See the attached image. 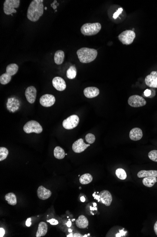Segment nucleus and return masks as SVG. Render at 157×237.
<instances>
[{
	"label": "nucleus",
	"mask_w": 157,
	"mask_h": 237,
	"mask_svg": "<svg viewBox=\"0 0 157 237\" xmlns=\"http://www.w3.org/2000/svg\"><path fill=\"white\" fill-rule=\"evenodd\" d=\"M47 7H45V10H47Z\"/></svg>",
	"instance_id": "603ef678"
},
{
	"label": "nucleus",
	"mask_w": 157,
	"mask_h": 237,
	"mask_svg": "<svg viewBox=\"0 0 157 237\" xmlns=\"http://www.w3.org/2000/svg\"><path fill=\"white\" fill-rule=\"evenodd\" d=\"M94 198H95V199L98 200V202H99L100 201V196H99V195H96L95 196V197H94Z\"/></svg>",
	"instance_id": "79ce46f5"
},
{
	"label": "nucleus",
	"mask_w": 157,
	"mask_h": 237,
	"mask_svg": "<svg viewBox=\"0 0 157 237\" xmlns=\"http://www.w3.org/2000/svg\"><path fill=\"white\" fill-rule=\"evenodd\" d=\"M79 189H82V188H81V187H80V188H79Z\"/></svg>",
	"instance_id": "5fc2aeb1"
},
{
	"label": "nucleus",
	"mask_w": 157,
	"mask_h": 237,
	"mask_svg": "<svg viewBox=\"0 0 157 237\" xmlns=\"http://www.w3.org/2000/svg\"><path fill=\"white\" fill-rule=\"evenodd\" d=\"M95 196H96V195H95V193H93V197H95Z\"/></svg>",
	"instance_id": "3c124183"
},
{
	"label": "nucleus",
	"mask_w": 157,
	"mask_h": 237,
	"mask_svg": "<svg viewBox=\"0 0 157 237\" xmlns=\"http://www.w3.org/2000/svg\"><path fill=\"white\" fill-rule=\"evenodd\" d=\"M90 210H91V211H92V210H98V209H97V208H96V207H92L91 206H90Z\"/></svg>",
	"instance_id": "a18cd8bd"
},
{
	"label": "nucleus",
	"mask_w": 157,
	"mask_h": 237,
	"mask_svg": "<svg viewBox=\"0 0 157 237\" xmlns=\"http://www.w3.org/2000/svg\"><path fill=\"white\" fill-rule=\"evenodd\" d=\"M66 225H67V226L68 227H70L71 226V225H72V223H71V221H70V220H69V221L67 222V224H66Z\"/></svg>",
	"instance_id": "37998d69"
},
{
	"label": "nucleus",
	"mask_w": 157,
	"mask_h": 237,
	"mask_svg": "<svg viewBox=\"0 0 157 237\" xmlns=\"http://www.w3.org/2000/svg\"><path fill=\"white\" fill-rule=\"evenodd\" d=\"M151 93H152V92H151V90H145V92H144V95H145V97H150V96H151Z\"/></svg>",
	"instance_id": "f704fd0d"
},
{
	"label": "nucleus",
	"mask_w": 157,
	"mask_h": 237,
	"mask_svg": "<svg viewBox=\"0 0 157 237\" xmlns=\"http://www.w3.org/2000/svg\"><path fill=\"white\" fill-rule=\"evenodd\" d=\"M143 134L141 129L138 127L134 128L129 133V138L134 141L140 140L143 137Z\"/></svg>",
	"instance_id": "f3484780"
},
{
	"label": "nucleus",
	"mask_w": 157,
	"mask_h": 237,
	"mask_svg": "<svg viewBox=\"0 0 157 237\" xmlns=\"http://www.w3.org/2000/svg\"><path fill=\"white\" fill-rule=\"evenodd\" d=\"M53 87L59 91H62L65 90L66 88V83L62 78L55 77L52 80Z\"/></svg>",
	"instance_id": "4468645a"
},
{
	"label": "nucleus",
	"mask_w": 157,
	"mask_h": 237,
	"mask_svg": "<svg viewBox=\"0 0 157 237\" xmlns=\"http://www.w3.org/2000/svg\"><path fill=\"white\" fill-rule=\"evenodd\" d=\"M5 230H4L3 228H0V237H3L4 234H5Z\"/></svg>",
	"instance_id": "4c0bfd02"
},
{
	"label": "nucleus",
	"mask_w": 157,
	"mask_h": 237,
	"mask_svg": "<svg viewBox=\"0 0 157 237\" xmlns=\"http://www.w3.org/2000/svg\"><path fill=\"white\" fill-rule=\"evenodd\" d=\"M47 222L50 223V224L52 225H56L59 224V222L55 219H52L50 220H48Z\"/></svg>",
	"instance_id": "72a5a7b5"
},
{
	"label": "nucleus",
	"mask_w": 157,
	"mask_h": 237,
	"mask_svg": "<svg viewBox=\"0 0 157 237\" xmlns=\"http://www.w3.org/2000/svg\"><path fill=\"white\" fill-rule=\"evenodd\" d=\"M99 196L100 197V200L102 204L107 206H109L111 205L112 202V198L111 193L109 191H102L100 193Z\"/></svg>",
	"instance_id": "ddd939ff"
},
{
	"label": "nucleus",
	"mask_w": 157,
	"mask_h": 237,
	"mask_svg": "<svg viewBox=\"0 0 157 237\" xmlns=\"http://www.w3.org/2000/svg\"><path fill=\"white\" fill-rule=\"evenodd\" d=\"M83 237V235H82L80 233H75L73 234V237Z\"/></svg>",
	"instance_id": "58836bf2"
},
{
	"label": "nucleus",
	"mask_w": 157,
	"mask_h": 237,
	"mask_svg": "<svg viewBox=\"0 0 157 237\" xmlns=\"http://www.w3.org/2000/svg\"><path fill=\"white\" fill-rule=\"evenodd\" d=\"M12 76L6 73L2 74L0 76V83L2 85H6L11 81Z\"/></svg>",
	"instance_id": "cd10ccee"
},
{
	"label": "nucleus",
	"mask_w": 157,
	"mask_h": 237,
	"mask_svg": "<svg viewBox=\"0 0 157 237\" xmlns=\"http://www.w3.org/2000/svg\"><path fill=\"white\" fill-rule=\"evenodd\" d=\"M157 178L156 177L150 176L145 177L143 179V184L146 187L151 188L157 182Z\"/></svg>",
	"instance_id": "4be33fe9"
},
{
	"label": "nucleus",
	"mask_w": 157,
	"mask_h": 237,
	"mask_svg": "<svg viewBox=\"0 0 157 237\" xmlns=\"http://www.w3.org/2000/svg\"><path fill=\"white\" fill-rule=\"evenodd\" d=\"M48 231V225L45 222H41L39 224L38 228L37 231L36 237H40L44 236Z\"/></svg>",
	"instance_id": "6ab92c4d"
},
{
	"label": "nucleus",
	"mask_w": 157,
	"mask_h": 237,
	"mask_svg": "<svg viewBox=\"0 0 157 237\" xmlns=\"http://www.w3.org/2000/svg\"><path fill=\"white\" fill-rule=\"evenodd\" d=\"M5 199L9 204L12 206L16 205L17 203L16 196L13 193H7L5 196Z\"/></svg>",
	"instance_id": "b1692460"
},
{
	"label": "nucleus",
	"mask_w": 157,
	"mask_h": 237,
	"mask_svg": "<svg viewBox=\"0 0 157 237\" xmlns=\"http://www.w3.org/2000/svg\"><path fill=\"white\" fill-rule=\"evenodd\" d=\"M93 180L92 175L89 173H86L81 176L80 178V182L82 185H87L91 183Z\"/></svg>",
	"instance_id": "a878e982"
},
{
	"label": "nucleus",
	"mask_w": 157,
	"mask_h": 237,
	"mask_svg": "<svg viewBox=\"0 0 157 237\" xmlns=\"http://www.w3.org/2000/svg\"><path fill=\"white\" fill-rule=\"evenodd\" d=\"M74 221H75V219H73V220H72V221H73V222H74Z\"/></svg>",
	"instance_id": "864d4df0"
},
{
	"label": "nucleus",
	"mask_w": 157,
	"mask_h": 237,
	"mask_svg": "<svg viewBox=\"0 0 157 237\" xmlns=\"http://www.w3.org/2000/svg\"><path fill=\"white\" fill-rule=\"evenodd\" d=\"M77 227L80 229H85L88 225V221L87 217L84 215H80L76 221Z\"/></svg>",
	"instance_id": "a211bd4d"
},
{
	"label": "nucleus",
	"mask_w": 157,
	"mask_h": 237,
	"mask_svg": "<svg viewBox=\"0 0 157 237\" xmlns=\"http://www.w3.org/2000/svg\"><path fill=\"white\" fill-rule=\"evenodd\" d=\"M25 96L29 103H34L37 96V90L36 88L33 86L27 87L25 91Z\"/></svg>",
	"instance_id": "f8f14e48"
},
{
	"label": "nucleus",
	"mask_w": 157,
	"mask_h": 237,
	"mask_svg": "<svg viewBox=\"0 0 157 237\" xmlns=\"http://www.w3.org/2000/svg\"><path fill=\"white\" fill-rule=\"evenodd\" d=\"M56 101L55 97L53 95L46 94L42 95L40 99V105L44 107H49L55 104Z\"/></svg>",
	"instance_id": "1a4fd4ad"
},
{
	"label": "nucleus",
	"mask_w": 157,
	"mask_h": 237,
	"mask_svg": "<svg viewBox=\"0 0 157 237\" xmlns=\"http://www.w3.org/2000/svg\"><path fill=\"white\" fill-rule=\"evenodd\" d=\"M98 54L97 50L88 48H82L77 51V54L80 62L83 64L93 62L97 58Z\"/></svg>",
	"instance_id": "f03ea898"
},
{
	"label": "nucleus",
	"mask_w": 157,
	"mask_h": 237,
	"mask_svg": "<svg viewBox=\"0 0 157 237\" xmlns=\"http://www.w3.org/2000/svg\"><path fill=\"white\" fill-rule=\"evenodd\" d=\"M90 146V144H86L82 138L79 139L74 142L72 146L73 151L75 153H81Z\"/></svg>",
	"instance_id": "9d476101"
},
{
	"label": "nucleus",
	"mask_w": 157,
	"mask_h": 237,
	"mask_svg": "<svg viewBox=\"0 0 157 237\" xmlns=\"http://www.w3.org/2000/svg\"><path fill=\"white\" fill-rule=\"evenodd\" d=\"M126 232H127L126 231H124L123 229L120 230V233H117L116 235V237H121L122 236H125Z\"/></svg>",
	"instance_id": "c9c22d12"
},
{
	"label": "nucleus",
	"mask_w": 157,
	"mask_h": 237,
	"mask_svg": "<svg viewBox=\"0 0 157 237\" xmlns=\"http://www.w3.org/2000/svg\"><path fill=\"white\" fill-rule=\"evenodd\" d=\"M84 94L86 98L92 99L97 97L99 94V90L95 87H89L84 90Z\"/></svg>",
	"instance_id": "dca6fc26"
},
{
	"label": "nucleus",
	"mask_w": 157,
	"mask_h": 237,
	"mask_svg": "<svg viewBox=\"0 0 157 237\" xmlns=\"http://www.w3.org/2000/svg\"><path fill=\"white\" fill-rule=\"evenodd\" d=\"M77 70L75 66H71L66 72V76L69 79H74L76 77Z\"/></svg>",
	"instance_id": "bb28decb"
},
{
	"label": "nucleus",
	"mask_w": 157,
	"mask_h": 237,
	"mask_svg": "<svg viewBox=\"0 0 157 237\" xmlns=\"http://www.w3.org/2000/svg\"><path fill=\"white\" fill-rule=\"evenodd\" d=\"M68 231H69V232H72V229H69V230H68Z\"/></svg>",
	"instance_id": "09e8293b"
},
{
	"label": "nucleus",
	"mask_w": 157,
	"mask_h": 237,
	"mask_svg": "<svg viewBox=\"0 0 157 237\" xmlns=\"http://www.w3.org/2000/svg\"><path fill=\"white\" fill-rule=\"evenodd\" d=\"M148 157L151 161L157 162V150H152L148 154Z\"/></svg>",
	"instance_id": "7c9ffc66"
},
{
	"label": "nucleus",
	"mask_w": 157,
	"mask_h": 237,
	"mask_svg": "<svg viewBox=\"0 0 157 237\" xmlns=\"http://www.w3.org/2000/svg\"><path fill=\"white\" fill-rule=\"evenodd\" d=\"M101 25L100 23H87L82 26L81 31L85 36H93L98 33L101 29Z\"/></svg>",
	"instance_id": "7ed1b4c3"
},
{
	"label": "nucleus",
	"mask_w": 157,
	"mask_h": 237,
	"mask_svg": "<svg viewBox=\"0 0 157 237\" xmlns=\"http://www.w3.org/2000/svg\"><path fill=\"white\" fill-rule=\"evenodd\" d=\"M54 155L56 159L62 160L65 157V153L64 150L61 147L57 146L54 149Z\"/></svg>",
	"instance_id": "393cba45"
},
{
	"label": "nucleus",
	"mask_w": 157,
	"mask_h": 237,
	"mask_svg": "<svg viewBox=\"0 0 157 237\" xmlns=\"http://www.w3.org/2000/svg\"><path fill=\"white\" fill-rule=\"evenodd\" d=\"M20 0H6L3 3V11L5 14H12L17 13L15 8L19 7Z\"/></svg>",
	"instance_id": "423d86ee"
},
{
	"label": "nucleus",
	"mask_w": 157,
	"mask_h": 237,
	"mask_svg": "<svg viewBox=\"0 0 157 237\" xmlns=\"http://www.w3.org/2000/svg\"><path fill=\"white\" fill-rule=\"evenodd\" d=\"M115 173H116V175L117 176V177L121 180H124L127 177L126 172L123 168H119L116 169Z\"/></svg>",
	"instance_id": "c85d7f7f"
},
{
	"label": "nucleus",
	"mask_w": 157,
	"mask_h": 237,
	"mask_svg": "<svg viewBox=\"0 0 157 237\" xmlns=\"http://www.w3.org/2000/svg\"><path fill=\"white\" fill-rule=\"evenodd\" d=\"M88 236H89V235H90V234H89H89H88Z\"/></svg>",
	"instance_id": "6e6d98bb"
},
{
	"label": "nucleus",
	"mask_w": 157,
	"mask_h": 237,
	"mask_svg": "<svg viewBox=\"0 0 157 237\" xmlns=\"http://www.w3.org/2000/svg\"><path fill=\"white\" fill-rule=\"evenodd\" d=\"M146 85L151 88H157V72L152 71L145 78Z\"/></svg>",
	"instance_id": "9b49d317"
},
{
	"label": "nucleus",
	"mask_w": 157,
	"mask_h": 237,
	"mask_svg": "<svg viewBox=\"0 0 157 237\" xmlns=\"http://www.w3.org/2000/svg\"><path fill=\"white\" fill-rule=\"evenodd\" d=\"M154 230L155 231V234L157 236V221L155 223L154 226Z\"/></svg>",
	"instance_id": "ea45409f"
},
{
	"label": "nucleus",
	"mask_w": 157,
	"mask_h": 237,
	"mask_svg": "<svg viewBox=\"0 0 157 237\" xmlns=\"http://www.w3.org/2000/svg\"><path fill=\"white\" fill-rule=\"evenodd\" d=\"M93 206H94V207H96V206H97V204L94 203H93Z\"/></svg>",
	"instance_id": "de8ad7c7"
},
{
	"label": "nucleus",
	"mask_w": 157,
	"mask_h": 237,
	"mask_svg": "<svg viewBox=\"0 0 157 237\" xmlns=\"http://www.w3.org/2000/svg\"><path fill=\"white\" fill-rule=\"evenodd\" d=\"M57 3V1H54V2L53 3H52V4H51V7H52V8H53L54 9H56V8H57V6H56V5H55V3Z\"/></svg>",
	"instance_id": "a19ab883"
},
{
	"label": "nucleus",
	"mask_w": 157,
	"mask_h": 237,
	"mask_svg": "<svg viewBox=\"0 0 157 237\" xmlns=\"http://www.w3.org/2000/svg\"><path fill=\"white\" fill-rule=\"evenodd\" d=\"M150 176H154L157 178V170H143L139 171L137 173V177L139 178H143Z\"/></svg>",
	"instance_id": "aec40b11"
},
{
	"label": "nucleus",
	"mask_w": 157,
	"mask_h": 237,
	"mask_svg": "<svg viewBox=\"0 0 157 237\" xmlns=\"http://www.w3.org/2000/svg\"><path fill=\"white\" fill-rule=\"evenodd\" d=\"M81 201L82 202H84L85 201V198L84 197H82L81 198Z\"/></svg>",
	"instance_id": "c03bdc74"
},
{
	"label": "nucleus",
	"mask_w": 157,
	"mask_h": 237,
	"mask_svg": "<svg viewBox=\"0 0 157 237\" xmlns=\"http://www.w3.org/2000/svg\"><path fill=\"white\" fill-rule=\"evenodd\" d=\"M80 119L77 115H73L64 119L63 122V126L67 130H71L77 126Z\"/></svg>",
	"instance_id": "0eeeda50"
},
{
	"label": "nucleus",
	"mask_w": 157,
	"mask_h": 237,
	"mask_svg": "<svg viewBox=\"0 0 157 237\" xmlns=\"http://www.w3.org/2000/svg\"><path fill=\"white\" fill-rule=\"evenodd\" d=\"M123 11V9L122 8H119V9H118V10H117V11H116V12H115V13H114V14H113V18H114V19H116V18H117L119 17V16L120 15V14H121V13Z\"/></svg>",
	"instance_id": "473e14b6"
},
{
	"label": "nucleus",
	"mask_w": 157,
	"mask_h": 237,
	"mask_svg": "<svg viewBox=\"0 0 157 237\" xmlns=\"http://www.w3.org/2000/svg\"><path fill=\"white\" fill-rule=\"evenodd\" d=\"M43 0H34L27 10V17L30 21L36 22L39 19L44 12Z\"/></svg>",
	"instance_id": "f257e3e1"
},
{
	"label": "nucleus",
	"mask_w": 157,
	"mask_h": 237,
	"mask_svg": "<svg viewBox=\"0 0 157 237\" xmlns=\"http://www.w3.org/2000/svg\"><path fill=\"white\" fill-rule=\"evenodd\" d=\"M23 130L26 134L35 133L39 134L42 132L43 129L38 122L35 120H31L24 125Z\"/></svg>",
	"instance_id": "20e7f679"
},
{
	"label": "nucleus",
	"mask_w": 157,
	"mask_h": 237,
	"mask_svg": "<svg viewBox=\"0 0 157 237\" xmlns=\"http://www.w3.org/2000/svg\"><path fill=\"white\" fill-rule=\"evenodd\" d=\"M26 226L27 227H30L31 225V218H29L27 219L26 223Z\"/></svg>",
	"instance_id": "e433bc0d"
},
{
	"label": "nucleus",
	"mask_w": 157,
	"mask_h": 237,
	"mask_svg": "<svg viewBox=\"0 0 157 237\" xmlns=\"http://www.w3.org/2000/svg\"><path fill=\"white\" fill-rule=\"evenodd\" d=\"M67 237H73V233H71L69 235H67Z\"/></svg>",
	"instance_id": "49530a36"
},
{
	"label": "nucleus",
	"mask_w": 157,
	"mask_h": 237,
	"mask_svg": "<svg viewBox=\"0 0 157 237\" xmlns=\"http://www.w3.org/2000/svg\"><path fill=\"white\" fill-rule=\"evenodd\" d=\"M64 59V53L63 51H57L54 54V62L58 65H60L63 63Z\"/></svg>",
	"instance_id": "412c9836"
},
{
	"label": "nucleus",
	"mask_w": 157,
	"mask_h": 237,
	"mask_svg": "<svg viewBox=\"0 0 157 237\" xmlns=\"http://www.w3.org/2000/svg\"><path fill=\"white\" fill-rule=\"evenodd\" d=\"M18 66L16 64H9L6 67V74L9 75H14L18 72Z\"/></svg>",
	"instance_id": "5701e85b"
},
{
	"label": "nucleus",
	"mask_w": 157,
	"mask_h": 237,
	"mask_svg": "<svg viewBox=\"0 0 157 237\" xmlns=\"http://www.w3.org/2000/svg\"><path fill=\"white\" fill-rule=\"evenodd\" d=\"M88 235H84L83 237H88Z\"/></svg>",
	"instance_id": "8fccbe9b"
},
{
	"label": "nucleus",
	"mask_w": 157,
	"mask_h": 237,
	"mask_svg": "<svg viewBox=\"0 0 157 237\" xmlns=\"http://www.w3.org/2000/svg\"><path fill=\"white\" fill-rule=\"evenodd\" d=\"M128 103L132 107H139L145 105L146 101L142 96L135 95L128 98Z\"/></svg>",
	"instance_id": "6e6552de"
},
{
	"label": "nucleus",
	"mask_w": 157,
	"mask_h": 237,
	"mask_svg": "<svg viewBox=\"0 0 157 237\" xmlns=\"http://www.w3.org/2000/svg\"><path fill=\"white\" fill-rule=\"evenodd\" d=\"M85 139L87 142L88 144H92L95 142V140H96V137L93 134L89 133L86 136Z\"/></svg>",
	"instance_id": "2f4dec72"
},
{
	"label": "nucleus",
	"mask_w": 157,
	"mask_h": 237,
	"mask_svg": "<svg viewBox=\"0 0 157 237\" xmlns=\"http://www.w3.org/2000/svg\"><path fill=\"white\" fill-rule=\"evenodd\" d=\"M37 194L39 198L42 200L48 199L51 196L52 193L50 190L47 189L42 186H40L37 191Z\"/></svg>",
	"instance_id": "2eb2a0df"
},
{
	"label": "nucleus",
	"mask_w": 157,
	"mask_h": 237,
	"mask_svg": "<svg viewBox=\"0 0 157 237\" xmlns=\"http://www.w3.org/2000/svg\"><path fill=\"white\" fill-rule=\"evenodd\" d=\"M136 38V33L131 30L124 31L118 36L119 40L123 45H129L133 42Z\"/></svg>",
	"instance_id": "39448f33"
},
{
	"label": "nucleus",
	"mask_w": 157,
	"mask_h": 237,
	"mask_svg": "<svg viewBox=\"0 0 157 237\" xmlns=\"http://www.w3.org/2000/svg\"><path fill=\"white\" fill-rule=\"evenodd\" d=\"M9 154L8 149L5 147H1L0 148V161H3L7 158Z\"/></svg>",
	"instance_id": "c756f323"
}]
</instances>
